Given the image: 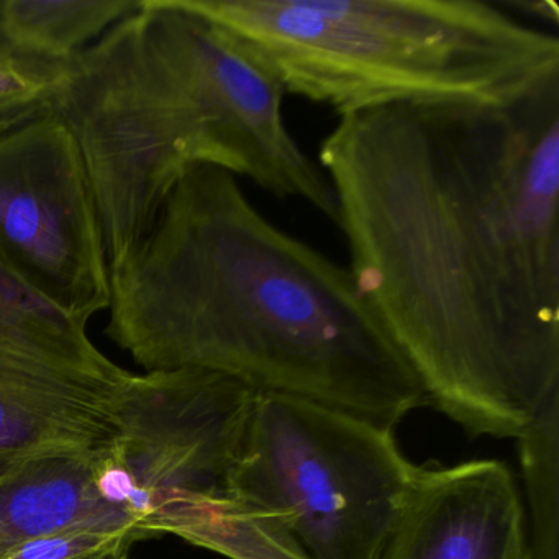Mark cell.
Listing matches in <instances>:
<instances>
[{
	"instance_id": "obj_12",
	"label": "cell",
	"mask_w": 559,
	"mask_h": 559,
	"mask_svg": "<svg viewBox=\"0 0 559 559\" xmlns=\"http://www.w3.org/2000/svg\"><path fill=\"white\" fill-rule=\"evenodd\" d=\"M132 545V539L120 533L74 530L25 539L0 552V559H80L109 549H130Z\"/></svg>"
},
{
	"instance_id": "obj_2",
	"label": "cell",
	"mask_w": 559,
	"mask_h": 559,
	"mask_svg": "<svg viewBox=\"0 0 559 559\" xmlns=\"http://www.w3.org/2000/svg\"><path fill=\"white\" fill-rule=\"evenodd\" d=\"M109 271L106 335L146 372H217L391 430L427 405L348 266L271 224L225 169L192 168Z\"/></svg>"
},
{
	"instance_id": "obj_1",
	"label": "cell",
	"mask_w": 559,
	"mask_h": 559,
	"mask_svg": "<svg viewBox=\"0 0 559 559\" xmlns=\"http://www.w3.org/2000/svg\"><path fill=\"white\" fill-rule=\"evenodd\" d=\"M319 166L425 404L471 438L520 437L559 394V76L512 103L343 114Z\"/></svg>"
},
{
	"instance_id": "obj_11",
	"label": "cell",
	"mask_w": 559,
	"mask_h": 559,
	"mask_svg": "<svg viewBox=\"0 0 559 559\" xmlns=\"http://www.w3.org/2000/svg\"><path fill=\"white\" fill-rule=\"evenodd\" d=\"M67 64L22 50L0 21V136L55 112Z\"/></svg>"
},
{
	"instance_id": "obj_13",
	"label": "cell",
	"mask_w": 559,
	"mask_h": 559,
	"mask_svg": "<svg viewBox=\"0 0 559 559\" xmlns=\"http://www.w3.org/2000/svg\"><path fill=\"white\" fill-rule=\"evenodd\" d=\"M499 5L515 17L530 15L535 21H543L551 27H558L559 5L552 0H509V2H499Z\"/></svg>"
},
{
	"instance_id": "obj_8",
	"label": "cell",
	"mask_w": 559,
	"mask_h": 559,
	"mask_svg": "<svg viewBox=\"0 0 559 559\" xmlns=\"http://www.w3.org/2000/svg\"><path fill=\"white\" fill-rule=\"evenodd\" d=\"M378 559H528L525 510L499 460L415 467Z\"/></svg>"
},
{
	"instance_id": "obj_5",
	"label": "cell",
	"mask_w": 559,
	"mask_h": 559,
	"mask_svg": "<svg viewBox=\"0 0 559 559\" xmlns=\"http://www.w3.org/2000/svg\"><path fill=\"white\" fill-rule=\"evenodd\" d=\"M415 467L391 428L304 399L257 394L230 489L277 516L312 559H378Z\"/></svg>"
},
{
	"instance_id": "obj_9",
	"label": "cell",
	"mask_w": 559,
	"mask_h": 559,
	"mask_svg": "<svg viewBox=\"0 0 559 559\" xmlns=\"http://www.w3.org/2000/svg\"><path fill=\"white\" fill-rule=\"evenodd\" d=\"M139 5L140 0H0V21L22 50L68 63Z\"/></svg>"
},
{
	"instance_id": "obj_10",
	"label": "cell",
	"mask_w": 559,
	"mask_h": 559,
	"mask_svg": "<svg viewBox=\"0 0 559 559\" xmlns=\"http://www.w3.org/2000/svg\"><path fill=\"white\" fill-rule=\"evenodd\" d=\"M515 440L532 513L528 559H559V394Z\"/></svg>"
},
{
	"instance_id": "obj_6",
	"label": "cell",
	"mask_w": 559,
	"mask_h": 559,
	"mask_svg": "<svg viewBox=\"0 0 559 559\" xmlns=\"http://www.w3.org/2000/svg\"><path fill=\"white\" fill-rule=\"evenodd\" d=\"M132 378L94 345L87 323L0 266V479L112 441Z\"/></svg>"
},
{
	"instance_id": "obj_4",
	"label": "cell",
	"mask_w": 559,
	"mask_h": 559,
	"mask_svg": "<svg viewBox=\"0 0 559 559\" xmlns=\"http://www.w3.org/2000/svg\"><path fill=\"white\" fill-rule=\"evenodd\" d=\"M284 93L338 112L503 104L559 76V38L484 0H182Z\"/></svg>"
},
{
	"instance_id": "obj_14",
	"label": "cell",
	"mask_w": 559,
	"mask_h": 559,
	"mask_svg": "<svg viewBox=\"0 0 559 559\" xmlns=\"http://www.w3.org/2000/svg\"><path fill=\"white\" fill-rule=\"evenodd\" d=\"M80 559H129V548L109 549V551L96 552Z\"/></svg>"
},
{
	"instance_id": "obj_3",
	"label": "cell",
	"mask_w": 559,
	"mask_h": 559,
	"mask_svg": "<svg viewBox=\"0 0 559 559\" xmlns=\"http://www.w3.org/2000/svg\"><path fill=\"white\" fill-rule=\"evenodd\" d=\"M284 96L273 74L182 0H140L68 61L55 114L83 153L109 266L198 166L335 217L329 179L287 129Z\"/></svg>"
},
{
	"instance_id": "obj_7",
	"label": "cell",
	"mask_w": 559,
	"mask_h": 559,
	"mask_svg": "<svg viewBox=\"0 0 559 559\" xmlns=\"http://www.w3.org/2000/svg\"><path fill=\"white\" fill-rule=\"evenodd\" d=\"M0 266L71 319L109 310L103 221L70 127L48 114L0 136Z\"/></svg>"
}]
</instances>
